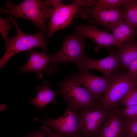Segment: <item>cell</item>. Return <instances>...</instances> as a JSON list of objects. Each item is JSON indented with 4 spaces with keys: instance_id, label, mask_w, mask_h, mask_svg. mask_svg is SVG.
Listing matches in <instances>:
<instances>
[{
    "instance_id": "6",
    "label": "cell",
    "mask_w": 137,
    "mask_h": 137,
    "mask_svg": "<svg viewBox=\"0 0 137 137\" xmlns=\"http://www.w3.org/2000/svg\"><path fill=\"white\" fill-rule=\"evenodd\" d=\"M80 110L68 106L64 114L56 119L47 117L45 120L36 117L34 120L50 127L57 135L62 137H82L80 128Z\"/></svg>"
},
{
    "instance_id": "13",
    "label": "cell",
    "mask_w": 137,
    "mask_h": 137,
    "mask_svg": "<svg viewBox=\"0 0 137 137\" xmlns=\"http://www.w3.org/2000/svg\"><path fill=\"white\" fill-rule=\"evenodd\" d=\"M118 106L111 110L96 137H125L126 128Z\"/></svg>"
},
{
    "instance_id": "25",
    "label": "cell",
    "mask_w": 137,
    "mask_h": 137,
    "mask_svg": "<svg viewBox=\"0 0 137 137\" xmlns=\"http://www.w3.org/2000/svg\"><path fill=\"white\" fill-rule=\"evenodd\" d=\"M28 136V137H46L45 131L42 127L39 129L30 132Z\"/></svg>"
},
{
    "instance_id": "10",
    "label": "cell",
    "mask_w": 137,
    "mask_h": 137,
    "mask_svg": "<svg viewBox=\"0 0 137 137\" xmlns=\"http://www.w3.org/2000/svg\"><path fill=\"white\" fill-rule=\"evenodd\" d=\"M73 75L77 82L91 93L97 100L100 99L106 93L110 83L111 77L96 76L89 70L80 71Z\"/></svg>"
},
{
    "instance_id": "7",
    "label": "cell",
    "mask_w": 137,
    "mask_h": 137,
    "mask_svg": "<svg viewBox=\"0 0 137 137\" xmlns=\"http://www.w3.org/2000/svg\"><path fill=\"white\" fill-rule=\"evenodd\" d=\"M81 6L77 0L65 5L61 3L51 8L48 15L47 36L51 38L56 31L70 25Z\"/></svg>"
},
{
    "instance_id": "16",
    "label": "cell",
    "mask_w": 137,
    "mask_h": 137,
    "mask_svg": "<svg viewBox=\"0 0 137 137\" xmlns=\"http://www.w3.org/2000/svg\"><path fill=\"white\" fill-rule=\"evenodd\" d=\"M111 31L119 47L132 40L134 36L137 33L135 28L124 20L116 23L112 27Z\"/></svg>"
},
{
    "instance_id": "19",
    "label": "cell",
    "mask_w": 137,
    "mask_h": 137,
    "mask_svg": "<svg viewBox=\"0 0 137 137\" xmlns=\"http://www.w3.org/2000/svg\"><path fill=\"white\" fill-rule=\"evenodd\" d=\"M125 107L137 105V86L131 89L118 104Z\"/></svg>"
},
{
    "instance_id": "27",
    "label": "cell",
    "mask_w": 137,
    "mask_h": 137,
    "mask_svg": "<svg viewBox=\"0 0 137 137\" xmlns=\"http://www.w3.org/2000/svg\"><path fill=\"white\" fill-rule=\"evenodd\" d=\"M77 1L80 4L81 6L82 7H91L94 6L96 1V0H95Z\"/></svg>"
},
{
    "instance_id": "4",
    "label": "cell",
    "mask_w": 137,
    "mask_h": 137,
    "mask_svg": "<svg viewBox=\"0 0 137 137\" xmlns=\"http://www.w3.org/2000/svg\"><path fill=\"white\" fill-rule=\"evenodd\" d=\"M87 44L84 39L74 32L65 37L62 46L55 54H50L49 65L52 70L57 71V65L59 63H72L76 65L86 56L84 48Z\"/></svg>"
},
{
    "instance_id": "24",
    "label": "cell",
    "mask_w": 137,
    "mask_h": 137,
    "mask_svg": "<svg viewBox=\"0 0 137 137\" xmlns=\"http://www.w3.org/2000/svg\"><path fill=\"white\" fill-rule=\"evenodd\" d=\"M127 74L131 79L137 80V58L127 67Z\"/></svg>"
},
{
    "instance_id": "11",
    "label": "cell",
    "mask_w": 137,
    "mask_h": 137,
    "mask_svg": "<svg viewBox=\"0 0 137 137\" xmlns=\"http://www.w3.org/2000/svg\"><path fill=\"white\" fill-rule=\"evenodd\" d=\"M80 71L94 69L103 74L108 78L111 77L120 67L118 59L115 53H111L108 57L102 59L95 60L85 56L77 65Z\"/></svg>"
},
{
    "instance_id": "14",
    "label": "cell",
    "mask_w": 137,
    "mask_h": 137,
    "mask_svg": "<svg viewBox=\"0 0 137 137\" xmlns=\"http://www.w3.org/2000/svg\"><path fill=\"white\" fill-rule=\"evenodd\" d=\"M27 53L29 55V59L26 64L20 69L21 72H34L39 78L42 77L43 72H45L47 75L52 73L53 70L47 67L50 62V59L45 52H38L31 49L28 50Z\"/></svg>"
},
{
    "instance_id": "28",
    "label": "cell",
    "mask_w": 137,
    "mask_h": 137,
    "mask_svg": "<svg viewBox=\"0 0 137 137\" xmlns=\"http://www.w3.org/2000/svg\"><path fill=\"white\" fill-rule=\"evenodd\" d=\"M27 136L26 135H25V136H24L23 137H27Z\"/></svg>"
},
{
    "instance_id": "26",
    "label": "cell",
    "mask_w": 137,
    "mask_h": 137,
    "mask_svg": "<svg viewBox=\"0 0 137 137\" xmlns=\"http://www.w3.org/2000/svg\"><path fill=\"white\" fill-rule=\"evenodd\" d=\"M42 127L45 131L46 137H62L56 134L52 129L47 125L44 124Z\"/></svg>"
},
{
    "instance_id": "9",
    "label": "cell",
    "mask_w": 137,
    "mask_h": 137,
    "mask_svg": "<svg viewBox=\"0 0 137 137\" xmlns=\"http://www.w3.org/2000/svg\"><path fill=\"white\" fill-rule=\"evenodd\" d=\"M77 15L84 19L91 15L92 16L90 19L91 23L98 24L111 30L116 23L124 20L120 7L106 8L95 6L82 7L79 8Z\"/></svg>"
},
{
    "instance_id": "18",
    "label": "cell",
    "mask_w": 137,
    "mask_h": 137,
    "mask_svg": "<svg viewBox=\"0 0 137 137\" xmlns=\"http://www.w3.org/2000/svg\"><path fill=\"white\" fill-rule=\"evenodd\" d=\"M122 8L124 19L135 28L137 26V0H127Z\"/></svg>"
},
{
    "instance_id": "8",
    "label": "cell",
    "mask_w": 137,
    "mask_h": 137,
    "mask_svg": "<svg viewBox=\"0 0 137 137\" xmlns=\"http://www.w3.org/2000/svg\"><path fill=\"white\" fill-rule=\"evenodd\" d=\"M110 111L105 109L97 101L94 105L80 110V128L83 135L84 137L96 136Z\"/></svg>"
},
{
    "instance_id": "15",
    "label": "cell",
    "mask_w": 137,
    "mask_h": 137,
    "mask_svg": "<svg viewBox=\"0 0 137 137\" xmlns=\"http://www.w3.org/2000/svg\"><path fill=\"white\" fill-rule=\"evenodd\" d=\"M48 82L44 81L42 85L36 89L37 92V95L28 100L29 103L35 106L37 110H43L44 108L49 104H55L56 101L55 98L57 92L52 90Z\"/></svg>"
},
{
    "instance_id": "2",
    "label": "cell",
    "mask_w": 137,
    "mask_h": 137,
    "mask_svg": "<svg viewBox=\"0 0 137 137\" xmlns=\"http://www.w3.org/2000/svg\"><path fill=\"white\" fill-rule=\"evenodd\" d=\"M9 19L15 28L16 35L9 39L7 44L5 45V53L0 60V68L17 53L38 47L42 48L43 51L45 52L47 49V36L44 32L38 31L33 34L25 33L20 29L13 18L10 17Z\"/></svg>"
},
{
    "instance_id": "5",
    "label": "cell",
    "mask_w": 137,
    "mask_h": 137,
    "mask_svg": "<svg viewBox=\"0 0 137 137\" xmlns=\"http://www.w3.org/2000/svg\"><path fill=\"white\" fill-rule=\"evenodd\" d=\"M136 86L137 80L129 77L127 73H115L111 77L108 90L97 100V103L105 109L110 111L117 106L119 102L127 93Z\"/></svg>"
},
{
    "instance_id": "23",
    "label": "cell",
    "mask_w": 137,
    "mask_h": 137,
    "mask_svg": "<svg viewBox=\"0 0 137 137\" xmlns=\"http://www.w3.org/2000/svg\"><path fill=\"white\" fill-rule=\"evenodd\" d=\"M123 118L126 128L125 137H137V119L130 121Z\"/></svg>"
},
{
    "instance_id": "22",
    "label": "cell",
    "mask_w": 137,
    "mask_h": 137,
    "mask_svg": "<svg viewBox=\"0 0 137 137\" xmlns=\"http://www.w3.org/2000/svg\"><path fill=\"white\" fill-rule=\"evenodd\" d=\"M10 19L0 18V32L4 39L5 45L8 43V34L9 30L12 28L10 24Z\"/></svg>"
},
{
    "instance_id": "21",
    "label": "cell",
    "mask_w": 137,
    "mask_h": 137,
    "mask_svg": "<svg viewBox=\"0 0 137 137\" xmlns=\"http://www.w3.org/2000/svg\"><path fill=\"white\" fill-rule=\"evenodd\" d=\"M119 111L123 117L125 119L130 121L137 119V105L120 108Z\"/></svg>"
},
{
    "instance_id": "20",
    "label": "cell",
    "mask_w": 137,
    "mask_h": 137,
    "mask_svg": "<svg viewBox=\"0 0 137 137\" xmlns=\"http://www.w3.org/2000/svg\"><path fill=\"white\" fill-rule=\"evenodd\" d=\"M127 0H96L94 6L104 8L119 7L125 4Z\"/></svg>"
},
{
    "instance_id": "3",
    "label": "cell",
    "mask_w": 137,
    "mask_h": 137,
    "mask_svg": "<svg viewBox=\"0 0 137 137\" xmlns=\"http://www.w3.org/2000/svg\"><path fill=\"white\" fill-rule=\"evenodd\" d=\"M58 85L64 101L68 106L74 109L80 110L97 102V100L94 95L81 86L72 75L65 76Z\"/></svg>"
},
{
    "instance_id": "12",
    "label": "cell",
    "mask_w": 137,
    "mask_h": 137,
    "mask_svg": "<svg viewBox=\"0 0 137 137\" xmlns=\"http://www.w3.org/2000/svg\"><path fill=\"white\" fill-rule=\"evenodd\" d=\"M74 32L82 38H87L90 39L99 48L118 47L113 35L106 30L99 29L97 26L82 24L75 27Z\"/></svg>"
},
{
    "instance_id": "17",
    "label": "cell",
    "mask_w": 137,
    "mask_h": 137,
    "mask_svg": "<svg viewBox=\"0 0 137 137\" xmlns=\"http://www.w3.org/2000/svg\"><path fill=\"white\" fill-rule=\"evenodd\" d=\"M115 53L120 67L127 68L130 64L137 58V43L132 40L120 46Z\"/></svg>"
},
{
    "instance_id": "1",
    "label": "cell",
    "mask_w": 137,
    "mask_h": 137,
    "mask_svg": "<svg viewBox=\"0 0 137 137\" xmlns=\"http://www.w3.org/2000/svg\"><path fill=\"white\" fill-rule=\"evenodd\" d=\"M51 8V6L46 1L25 0L18 4L15 5L10 0L7 2L6 7L1 8L0 11L10 17L28 20L47 34L48 27L46 18H48Z\"/></svg>"
}]
</instances>
